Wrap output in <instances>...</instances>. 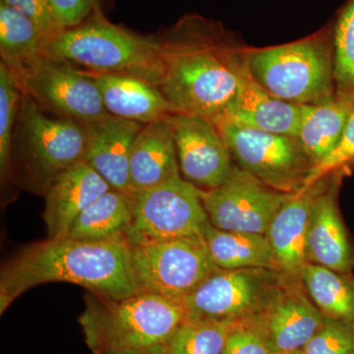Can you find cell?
Returning <instances> with one entry per match:
<instances>
[{
    "label": "cell",
    "instance_id": "1",
    "mask_svg": "<svg viewBox=\"0 0 354 354\" xmlns=\"http://www.w3.org/2000/svg\"><path fill=\"white\" fill-rule=\"evenodd\" d=\"M162 60L160 88L176 113L212 122L227 114L239 90L244 51L225 26L186 14L156 34Z\"/></svg>",
    "mask_w": 354,
    "mask_h": 354
},
{
    "label": "cell",
    "instance_id": "2",
    "mask_svg": "<svg viewBox=\"0 0 354 354\" xmlns=\"http://www.w3.org/2000/svg\"><path fill=\"white\" fill-rule=\"evenodd\" d=\"M57 281L113 299L141 292L133 271L132 247L125 239H46L23 247L2 267L0 312L30 288Z\"/></svg>",
    "mask_w": 354,
    "mask_h": 354
},
{
    "label": "cell",
    "instance_id": "3",
    "mask_svg": "<svg viewBox=\"0 0 354 354\" xmlns=\"http://www.w3.org/2000/svg\"><path fill=\"white\" fill-rule=\"evenodd\" d=\"M183 304L149 292L120 299L90 292L79 318L94 354L165 346L187 319Z\"/></svg>",
    "mask_w": 354,
    "mask_h": 354
},
{
    "label": "cell",
    "instance_id": "4",
    "mask_svg": "<svg viewBox=\"0 0 354 354\" xmlns=\"http://www.w3.org/2000/svg\"><path fill=\"white\" fill-rule=\"evenodd\" d=\"M46 53L94 73L142 79L160 88L162 60L156 35L143 36L109 22L102 11L51 39Z\"/></svg>",
    "mask_w": 354,
    "mask_h": 354
},
{
    "label": "cell",
    "instance_id": "5",
    "mask_svg": "<svg viewBox=\"0 0 354 354\" xmlns=\"http://www.w3.org/2000/svg\"><path fill=\"white\" fill-rule=\"evenodd\" d=\"M249 74L266 92L295 104H316L334 97L333 28L299 41L246 48Z\"/></svg>",
    "mask_w": 354,
    "mask_h": 354
},
{
    "label": "cell",
    "instance_id": "6",
    "mask_svg": "<svg viewBox=\"0 0 354 354\" xmlns=\"http://www.w3.org/2000/svg\"><path fill=\"white\" fill-rule=\"evenodd\" d=\"M85 153L82 123L51 118L22 94L11 150V176L21 187L44 196L62 172L84 160Z\"/></svg>",
    "mask_w": 354,
    "mask_h": 354
},
{
    "label": "cell",
    "instance_id": "7",
    "mask_svg": "<svg viewBox=\"0 0 354 354\" xmlns=\"http://www.w3.org/2000/svg\"><path fill=\"white\" fill-rule=\"evenodd\" d=\"M9 70L20 92L55 118L85 123L109 114L92 76L68 60L46 51Z\"/></svg>",
    "mask_w": 354,
    "mask_h": 354
},
{
    "label": "cell",
    "instance_id": "8",
    "mask_svg": "<svg viewBox=\"0 0 354 354\" xmlns=\"http://www.w3.org/2000/svg\"><path fill=\"white\" fill-rule=\"evenodd\" d=\"M213 123L239 169L279 192L293 194L302 190L313 164L299 140L225 118Z\"/></svg>",
    "mask_w": 354,
    "mask_h": 354
},
{
    "label": "cell",
    "instance_id": "9",
    "mask_svg": "<svg viewBox=\"0 0 354 354\" xmlns=\"http://www.w3.org/2000/svg\"><path fill=\"white\" fill-rule=\"evenodd\" d=\"M131 195L133 220L127 235L131 247L202 235L209 225L201 190L180 174Z\"/></svg>",
    "mask_w": 354,
    "mask_h": 354
},
{
    "label": "cell",
    "instance_id": "10",
    "mask_svg": "<svg viewBox=\"0 0 354 354\" xmlns=\"http://www.w3.org/2000/svg\"><path fill=\"white\" fill-rule=\"evenodd\" d=\"M132 264L141 292L179 304L220 270L203 235L132 247Z\"/></svg>",
    "mask_w": 354,
    "mask_h": 354
},
{
    "label": "cell",
    "instance_id": "11",
    "mask_svg": "<svg viewBox=\"0 0 354 354\" xmlns=\"http://www.w3.org/2000/svg\"><path fill=\"white\" fill-rule=\"evenodd\" d=\"M288 279L281 272L265 268L220 269L183 304L190 318L243 322L260 313Z\"/></svg>",
    "mask_w": 354,
    "mask_h": 354
},
{
    "label": "cell",
    "instance_id": "12",
    "mask_svg": "<svg viewBox=\"0 0 354 354\" xmlns=\"http://www.w3.org/2000/svg\"><path fill=\"white\" fill-rule=\"evenodd\" d=\"M290 195L268 187L236 165L221 186L201 191L203 205L213 227L225 232L265 235Z\"/></svg>",
    "mask_w": 354,
    "mask_h": 354
},
{
    "label": "cell",
    "instance_id": "13",
    "mask_svg": "<svg viewBox=\"0 0 354 354\" xmlns=\"http://www.w3.org/2000/svg\"><path fill=\"white\" fill-rule=\"evenodd\" d=\"M169 120L180 176L201 191L215 189L225 183L235 165L216 125L190 114H171Z\"/></svg>",
    "mask_w": 354,
    "mask_h": 354
},
{
    "label": "cell",
    "instance_id": "14",
    "mask_svg": "<svg viewBox=\"0 0 354 354\" xmlns=\"http://www.w3.org/2000/svg\"><path fill=\"white\" fill-rule=\"evenodd\" d=\"M325 319L302 281L290 279L260 313L245 322L259 333L272 353L291 354L304 349Z\"/></svg>",
    "mask_w": 354,
    "mask_h": 354
},
{
    "label": "cell",
    "instance_id": "15",
    "mask_svg": "<svg viewBox=\"0 0 354 354\" xmlns=\"http://www.w3.org/2000/svg\"><path fill=\"white\" fill-rule=\"evenodd\" d=\"M85 160L111 189L130 193L129 160L133 143L144 125L111 114L82 123Z\"/></svg>",
    "mask_w": 354,
    "mask_h": 354
},
{
    "label": "cell",
    "instance_id": "16",
    "mask_svg": "<svg viewBox=\"0 0 354 354\" xmlns=\"http://www.w3.org/2000/svg\"><path fill=\"white\" fill-rule=\"evenodd\" d=\"M111 189L109 184L85 160L62 172L44 194L48 239L66 237L78 216Z\"/></svg>",
    "mask_w": 354,
    "mask_h": 354
},
{
    "label": "cell",
    "instance_id": "17",
    "mask_svg": "<svg viewBox=\"0 0 354 354\" xmlns=\"http://www.w3.org/2000/svg\"><path fill=\"white\" fill-rule=\"evenodd\" d=\"M321 179L307 189L293 193L268 227L267 236L278 271L286 278L301 281L307 261V232L312 203L326 181Z\"/></svg>",
    "mask_w": 354,
    "mask_h": 354
},
{
    "label": "cell",
    "instance_id": "18",
    "mask_svg": "<svg viewBox=\"0 0 354 354\" xmlns=\"http://www.w3.org/2000/svg\"><path fill=\"white\" fill-rule=\"evenodd\" d=\"M335 191V181L329 188L325 183L312 203L307 232V261L335 272L351 274L354 269V250L339 215Z\"/></svg>",
    "mask_w": 354,
    "mask_h": 354
},
{
    "label": "cell",
    "instance_id": "19",
    "mask_svg": "<svg viewBox=\"0 0 354 354\" xmlns=\"http://www.w3.org/2000/svg\"><path fill=\"white\" fill-rule=\"evenodd\" d=\"M239 77V93L223 118L262 131L297 138L301 125L302 104L283 101L266 92L249 74L245 59Z\"/></svg>",
    "mask_w": 354,
    "mask_h": 354
},
{
    "label": "cell",
    "instance_id": "20",
    "mask_svg": "<svg viewBox=\"0 0 354 354\" xmlns=\"http://www.w3.org/2000/svg\"><path fill=\"white\" fill-rule=\"evenodd\" d=\"M179 172L169 118L147 123L133 143L129 160L130 194L150 189Z\"/></svg>",
    "mask_w": 354,
    "mask_h": 354
},
{
    "label": "cell",
    "instance_id": "21",
    "mask_svg": "<svg viewBox=\"0 0 354 354\" xmlns=\"http://www.w3.org/2000/svg\"><path fill=\"white\" fill-rule=\"evenodd\" d=\"M88 74L97 84L104 108L111 115L147 124L176 113L160 88L153 84L120 74Z\"/></svg>",
    "mask_w": 354,
    "mask_h": 354
},
{
    "label": "cell",
    "instance_id": "22",
    "mask_svg": "<svg viewBox=\"0 0 354 354\" xmlns=\"http://www.w3.org/2000/svg\"><path fill=\"white\" fill-rule=\"evenodd\" d=\"M354 111V90L337 92L316 104H302L297 139L314 165L327 157L341 140Z\"/></svg>",
    "mask_w": 354,
    "mask_h": 354
},
{
    "label": "cell",
    "instance_id": "23",
    "mask_svg": "<svg viewBox=\"0 0 354 354\" xmlns=\"http://www.w3.org/2000/svg\"><path fill=\"white\" fill-rule=\"evenodd\" d=\"M132 220V195L111 189L78 216L66 237L87 241H127Z\"/></svg>",
    "mask_w": 354,
    "mask_h": 354
},
{
    "label": "cell",
    "instance_id": "24",
    "mask_svg": "<svg viewBox=\"0 0 354 354\" xmlns=\"http://www.w3.org/2000/svg\"><path fill=\"white\" fill-rule=\"evenodd\" d=\"M202 235L220 269L265 268L278 271L274 252L265 234L225 232L209 223Z\"/></svg>",
    "mask_w": 354,
    "mask_h": 354
},
{
    "label": "cell",
    "instance_id": "25",
    "mask_svg": "<svg viewBox=\"0 0 354 354\" xmlns=\"http://www.w3.org/2000/svg\"><path fill=\"white\" fill-rule=\"evenodd\" d=\"M301 281L324 316L354 326V278L351 274L307 263Z\"/></svg>",
    "mask_w": 354,
    "mask_h": 354
},
{
    "label": "cell",
    "instance_id": "26",
    "mask_svg": "<svg viewBox=\"0 0 354 354\" xmlns=\"http://www.w3.org/2000/svg\"><path fill=\"white\" fill-rule=\"evenodd\" d=\"M46 43L38 27L25 14L0 1V57L9 68L46 53Z\"/></svg>",
    "mask_w": 354,
    "mask_h": 354
},
{
    "label": "cell",
    "instance_id": "27",
    "mask_svg": "<svg viewBox=\"0 0 354 354\" xmlns=\"http://www.w3.org/2000/svg\"><path fill=\"white\" fill-rule=\"evenodd\" d=\"M234 324L187 317L165 342V354H223Z\"/></svg>",
    "mask_w": 354,
    "mask_h": 354
},
{
    "label": "cell",
    "instance_id": "28",
    "mask_svg": "<svg viewBox=\"0 0 354 354\" xmlns=\"http://www.w3.org/2000/svg\"><path fill=\"white\" fill-rule=\"evenodd\" d=\"M22 97L10 70L0 62V176H11V150L14 129Z\"/></svg>",
    "mask_w": 354,
    "mask_h": 354
},
{
    "label": "cell",
    "instance_id": "29",
    "mask_svg": "<svg viewBox=\"0 0 354 354\" xmlns=\"http://www.w3.org/2000/svg\"><path fill=\"white\" fill-rule=\"evenodd\" d=\"M337 92L354 90V0H348L333 28Z\"/></svg>",
    "mask_w": 354,
    "mask_h": 354
},
{
    "label": "cell",
    "instance_id": "30",
    "mask_svg": "<svg viewBox=\"0 0 354 354\" xmlns=\"http://www.w3.org/2000/svg\"><path fill=\"white\" fill-rule=\"evenodd\" d=\"M304 354H354V326L326 317L321 329L302 349Z\"/></svg>",
    "mask_w": 354,
    "mask_h": 354
},
{
    "label": "cell",
    "instance_id": "31",
    "mask_svg": "<svg viewBox=\"0 0 354 354\" xmlns=\"http://www.w3.org/2000/svg\"><path fill=\"white\" fill-rule=\"evenodd\" d=\"M353 162H354V111L349 118L348 124L339 143L327 157L312 167L302 190L307 189L332 172Z\"/></svg>",
    "mask_w": 354,
    "mask_h": 354
},
{
    "label": "cell",
    "instance_id": "32",
    "mask_svg": "<svg viewBox=\"0 0 354 354\" xmlns=\"http://www.w3.org/2000/svg\"><path fill=\"white\" fill-rule=\"evenodd\" d=\"M3 3L15 7L25 14L38 27L46 46L62 31L55 17L50 0H0Z\"/></svg>",
    "mask_w": 354,
    "mask_h": 354
},
{
    "label": "cell",
    "instance_id": "33",
    "mask_svg": "<svg viewBox=\"0 0 354 354\" xmlns=\"http://www.w3.org/2000/svg\"><path fill=\"white\" fill-rule=\"evenodd\" d=\"M223 354H274L248 322L234 323Z\"/></svg>",
    "mask_w": 354,
    "mask_h": 354
},
{
    "label": "cell",
    "instance_id": "34",
    "mask_svg": "<svg viewBox=\"0 0 354 354\" xmlns=\"http://www.w3.org/2000/svg\"><path fill=\"white\" fill-rule=\"evenodd\" d=\"M62 29L74 27L102 11V0H50Z\"/></svg>",
    "mask_w": 354,
    "mask_h": 354
},
{
    "label": "cell",
    "instance_id": "35",
    "mask_svg": "<svg viewBox=\"0 0 354 354\" xmlns=\"http://www.w3.org/2000/svg\"><path fill=\"white\" fill-rule=\"evenodd\" d=\"M104 354H165L164 346L157 348L131 349V351H111Z\"/></svg>",
    "mask_w": 354,
    "mask_h": 354
},
{
    "label": "cell",
    "instance_id": "36",
    "mask_svg": "<svg viewBox=\"0 0 354 354\" xmlns=\"http://www.w3.org/2000/svg\"><path fill=\"white\" fill-rule=\"evenodd\" d=\"M291 354H304V353H302V351H297V353H293Z\"/></svg>",
    "mask_w": 354,
    "mask_h": 354
},
{
    "label": "cell",
    "instance_id": "37",
    "mask_svg": "<svg viewBox=\"0 0 354 354\" xmlns=\"http://www.w3.org/2000/svg\"><path fill=\"white\" fill-rule=\"evenodd\" d=\"M353 82H354V71H353Z\"/></svg>",
    "mask_w": 354,
    "mask_h": 354
}]
</instances>
